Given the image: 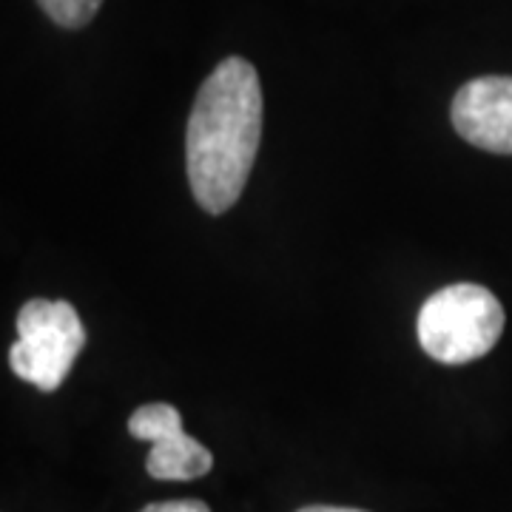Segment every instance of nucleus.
Wrapping results in <instances>:
<instances>
[{
	"label": "nucleus",
	"instance_id": "1",
	"mask_svg": "<svg viewBox=\"0 0 512 512\" xmlns=\"http://www.w3.org/2000/svg\"><path fill=\"white\" fill-rule=\"evenodd\" d=\"M262 140V86L242 57H225L200 86L185 128V165L194 200L225 214L251 177Z\"/></svg>",
	"mask_w": 512,
	"mask_h": 512
},
{
	"label": "nucleus",
	"instance_id": "2",
	"mask_svg": "<svg viewBox=\"0 0 512 512\" xmlns=\"http://www.w3.org/2000/svg\"><path fill=\"white\" fill-rule=\"evenodd\" d=\"M419 345L441 365H467L487 356L504 333V308L481 285H447L419 311Z\"/></svg>",
	"mask_w": 512,
	"mask_h": 512
},
{
	"label": "nucleus",
	"instance_id": "3",
	"mask_svg": "<svg viewBox=\"0 0 512 512\" xmlns=\"http://www.w3.org/2000/svg\"><path fill=\"white\" fill-rule=\"evenodd\" d=\"M83 348L86 328L72 302L32 299L18 313V342L9 350V365L23 382L52 393L66 382Z\"/></svg>",
	"mask_w": 512,
	"mask_h": 512
},
{
	"label": "nucleus",
	"instance_id": "4",
	"mask_svg": "<svg viewBox=\"0 0 512 512\" xmlns=\"http://www.w3.org/2000/svg\"><path fill=\"white\" fill-rule=\"evenodd\" d=\"M128 433L134 439L151 441L146 470L160 481H191L211 473L214 456L200 441L191 439L183 430L180 410L174 404H143L131 413Z\"/></svg>",
	"mask_w": 512,
	"mask_h": 512
},
{
	"label": "nucleus",
	"instance_id": "5",
	"mask_svg": "<svg viewBox=\"0 0 512 512\" xmlns=\"http://www.w3.org/2000/svg\"><path fill=\"white\" fill-rule=\"evenodd\" d=\"M453 128L470 146L512 154V77H476L453 97Z\"/></svg>",
	"mask_w": 512,
	"mask_h": 512
},
{
	"label": "nucleus",
	"instance_id": "6",
	"mask_svg": "<svg viewBox=\"0 0 512 512\" xmlns=\"http://www.w3.org/2000/svg\"><path fill=\"white\" fill-rule=\"evenodd\" d=\"M37 6L63 29H83L100 12L103 0H37Z\"/></svg>",
	"mask_w": 512,
	"mask_h": 512
},
{
	"label": "nucleus",
	"instance_id": "7",
	"mask_svg": "<svg viewBox=\"0 0 512 512\" xmlns=\"http://www.w3.org/2000/svg\"><path fill=\"white\" fill-rule=\"evenodd\" d=\"M140 512H211L205 501L197 498H183V501H160V504H148L146 510Z\"/></svg>",
	"mask_w": 512,
	"mask_h": 512
},
{
	"label": "nucleus",
	"instance_id": "8",
	"mask_svg": "<svg viewBox=\"0 0 512 512\" xmlns=\"http://www.w3.org/2000/svg\"><path fill=\"white\" fill-rule=\"evenodd\" d=\"M299 512H367V510H356V507H328V504H313V507H302Z\"/></svg>",
	"mask_w": 512,
	"mask_h": 512
}]
</instances>
